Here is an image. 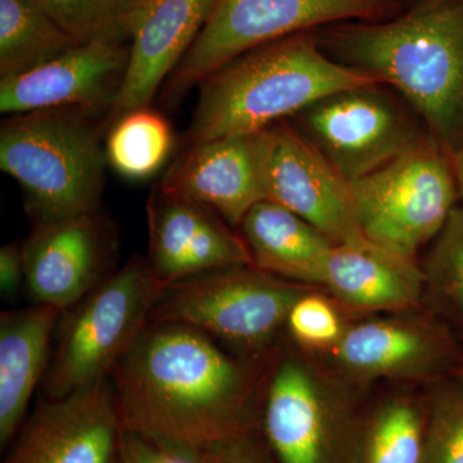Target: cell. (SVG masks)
<instances>
[{
  "label": "cell",
  "mask_w": 463,
  "mask_h": 463,
  "mask_svg": "<svg viewBox=\"0 0 463 463\" xmlns=\"http://www.w3.org/2000/svg\"><path fill=\"white\" fill-rule=\"evenodd\" d=\"M265 353H225L205 332L149 322L109 374L124 431L152 446L200 455L210 448L258 434V392Z\"/></svg>",
  "instance_id": "6da1fadb"
},
{
  "label": "cell",
  "mask_w": 463,
  "mask_h": 463,
  "mask_svg": "<svg viewBox=\"0 0 463 463\" xmlns=\"http://www.w3.org/2000/svg\"><path fill=\"white\" fill-rule=\"evenodd\" d=\"M328 47L344 65L392 85L450 155L463 142V0H426L389 23L346 27Z\"/></svg>",
  "instance_id": "7a4b0ae2"
},
{
  "label": "cell",
  "mask_w": 463,
  "mask_h": 463,
  "mask_svg": "<svg viewBox=\"0 0 463 463\" xmlns=\"http://www.w3.org/2000/svg\"><path fill=\"white\" fill-rule=\"evenodd\" d=\"M373 84L381 83L326 56L306 36H288L242 54L201 81L184 146L251 136L332 94Z\"/></svg>",
  "instance_id": "3957f363"
},
{
  "label": "cell",
  "mask_w": 463,
  "mask_h": 463,
  "mask_svg": "<svg viewBox=\"0 0 463 463\" xmlns=\"http://www.w3.org/2000/svg\"><path fill=\"white\" fill-rule=\"evenodd\" d=\"M91 114L42 109L3 121L0 167L25 191L33 223L99 212L108 160Z\"/></svg>",
  "instance_id": "277c9868"
},
{
  "label": "cell",
  "mask_w": 463,
  "mask_h": 463,
  "mask_svg": "<svg viewBox=\"0 0 463 463\" xmlns=\"http://www.w3.org/2000/svg\"><path fill=\"white\" fill-rule=\"evenodd\" d=\"M166 286L147 258H134L70 309L58 322L57 346L43 380L47 399L71 394L109 379L149 323Z\"/></svg>",
  "instance_id": "5b68a950"
},
{
  "label": "cell",
  "mask_w": 463,
  "mask_h": 463,
  "mask_svg": "<svg viewBox=\"0 0 463 463\" xmlns=\"http://www.w3.org/2000/svg\"><path fill=\"white\" fill-rule=\"evenodd\" d=\"M350 185L365 239L410 260L438 236L459 197L452 155L431 136Z\"/></svg>",
  "instance_id": "8992f818"
},
{
  "label": "cell",
  "mask_w": 463,
  "mask_h": 463,
  "mask_svg": "<svg viewBox=\"0 0 463 463\" xmlns=\"http://www.w3.org/2000/svg\"><path fill=\"white\" fill-rule=\"evenodd\" d=\"M306 292L301 283L254 265L225 268L166 286L149 322L188 326L237 347L241 354H261Z\"/></svg>",
  "instance_id": "52a82bcc"
},
{
  "label": "cell",
  "mask_w": 463,
  "mask_h": 463,
  "mask_svg": "<svg viewBox=\"0 0 463 463\" xmlns=\"http://www.w3.org/2000/svg\"><path fill=\"white\" fill-rule=\"evenodd\" d=\"M386 5V0H216L196 41L170 76L166 99H181L250 51L323 24L377 16Z\"/></svg>",
  "instance_id": "ba28073f"
},
{
  "label": "cell",
  "mask_w": 463,
  "mask_h": 463,
  "mask_svg": "<svg viewBox=\"0 0 463 463\" xmlns=\"http://www.w3.org/2000/svg\"><path fill=\"white\" fill-rule=\"evenodd\" d=\"M252 139L267 200L303 218L335 246L371 242L356 221L350 182L303 133L279 121Z\"/></svg>",
  "instance_id": "9c48e42d"
},
{
  "label": "cell",
  "mask_w": 463,
  "mask_h": 463,
  "mask_svg": "<svg viewBox=\"0 0 463 463\" xmlns=\"http://www.w3.org/2000/svg\"><path fill=\"white\" fill-rule=\"evenodd\" d=\"M297 116L304 136L349 182L376 172L423 139L379 84L332 94Z\"/></svg>",
  "instance_id": "30bf717a"
},
{
  "label": "cell",
  "mask_w": 463,
  "mask_h": 463,
  "mask_svg": "<svg viewBox=\"0 0 463 463\" xmlns=\"http://www.w3.org/2000/svg\"><path fill=\"white\" fill-rule=\"evenodd\" d=\"M260 430L277 463H353L358 430L316 374L294 359L274 367Z\"/></svg>",
  "instance_id": "8fae6325"
},
{
  "label": "cell",
  "mask_w": 463,
  "mask_h": 463,
  "mask_svg": "<svg viewBox=\"0 0 463 463\" xmlns=\"http://www.w3.org/2000/svg\"><path fill=\"white\" fill-rule=\"evenodd\" d=\"M116 249L114 227L99 212L33 223L23 243L27 294L65 312L114 273Z\"/></svg>",
  "instance_id": "7c38bea8"
},
{
  "label": "cell",
  "mask_w": 463,
  "mask_h": 463,
  "mask_svg": "<svg viewBox=\"0 0 463 463\" xmlns=\"http://www.w3.org/2000/svg\"><path fill=\"white\" fill-rule=\"evenodd\" d=\"M121 422L111 381L47 399L24 421L3 463H118Z\"/></svg>",
  "instance_id": "4fadbf2b"
},
{
  "label": "cell",
  "mask_w": 463,
  "mask_h": 463,
  "mask_svg": "<svg viewBox=\"0 0 463 463\" xmlns=\"http://www.w3.org/2000/svg\"><path fill=\"white\" fill-rule=\"evenodd\" d=\"M148 264L169 286L197 274L252 265L242 237L209 207L158 187L147 203Z\"/></svg>",
  "instance_id": "5bb4252c"
},
{
  "label": "cell",
  "mask_w": 463,
  "mask_h": 463,
  "mask_svg": "<svg viewBox=\"0 0 463 463\" xmlns=\"http://www.w3.org/2000/svg\"><path fill=\"white\" fill-rule=\"evenodd\" d=\"M128 60L129 52L120 41L76 44L47 63L0 80V111L11 116L42 109H111Z\"/></svg>",
  "instance_id": "9a60e30c"
},
{
  "label": "cell",
  "mask_w": 463,
  "mask_h": 463,
  "mask_svg": "<svg viewBox=\"0 0 463 463\" xmlns=\"http://www.w3.org/2000/svg\"><path fill=\"white\" fill-rule=\"evenodd\" d=\"M216 0H142L134 14L127 71L109 121L148 108L160 85L185 56Z\"/></svg>",
  "instance_id": "2e32d148"
},
{
  "label": "cell",
  "mask_w": 463,
  "mask_h": 463,
  "mask_svg": "<svg viewBox=\"0 0 463 463\" xmlns=\"http://www.w3.org/2000/svg\"><path fill=\"white\" fill-rule=\"evenodd\" d=\"M332 350L344 370L359 379L428 377L461 364L446 328L429 321L380 319L344 331Z\"/></svg>",
  "instance_id": "e0dca14e"
},
{
  "label": "cell",
  "mask_w": 463,
  "mask_h": 463,
  "mask_svg": "<svg viewBox=\"0 0 463 463\" xmlns=\"http://www.w3.org/2000/svg\"><path fill=\"white\" fill-rule=\"evenodd\" d=\"M161 190L209 207L231 227H240L267 200L251 136L227 137L188 148L158 183Z\"/></svg>",
  "instance_id": "ac0fdd59"
},
{
  "label": "cell",
  "mask_w": 463,
  "mask_h": 463,
  "mask_svg": "<svg viewBox=\"0 0 463 463\" xmlns=\"http://www.w3.org/2000/svg\"><path fill=\"white\" fill-rule=\"evenodd\" d=\"M62 310L32 304L0 315V447L25 421L27 405L50 367V345Z\"/></svg>",
  "instance_id": "d6986e66"
},
{
  "label": "cell",
  "mask_w": 463,
  "mask_h": 463,
  "mask_svg": "<svg viewBox=\"0 0 463 463\" xmlns=\"http://www.w3.org/2000/svg\"><path fill=\"white\" fill-rule=\"evenodd\" d=\"M323 286L358 312L412 309L422 298V269L373 242L336 245L326 263Z\"/></svg>",
  "instance_id": "ffe728a7"
},
{
  "label": "cell",
  "mask_w": 463,
  "mask_h": 463,
  "mask_svg": "<svg viewBox=\"0 0 463 463\" xmlns=\"http://www.w3.org/2000/svg\"><path fill=\"white\" fill-rule=\"evenodd\" d=\"M240 228L255 268L286 281L322 285L335 245L303 218L263 200L250 210Z\"/></svg>",
  "instance_id": "44dd1931"
},
{
  "label": "cell",
  "mask_w": 463,
  "mask_h": 463,
  "mask_svg": "<svg viewBox=\"0 0 463 463\" xmlns=\"http://www.w3.org/2000/svg\"><path fill=\"white\" fill-rule=\"evenodd\" d=\"M76 44L33 0H0V80L47 63Z\"/></svg>",
  "instance_id": "7402d4cb"
},
{
  "label": "cell",
  "mask_w": 463,
  "mask_h": 463,
  "mask_svg": "<svg viewBox=\"0 0 463 463\" xmlns=\"http://www.w3.org/2000/svg\"><path fill=\"white\" fill-rule=\"evenodd\" d=\"M426 411L408 399L383 404L356 434L353 463H423Z\"/></svg>",
  "instance_id": "603a6c76"
},
{
  "label": "cell",
  "mask_w": 463,
  "mask_h": 463,
  "mask_svg": "<svg viewBox=\"0 0 463 463\" xmlns=\"http://www.w3.org/2000/svg\"><path fill=\"white\" fill-rule=\"evenodd\" d=\"M174 146L169 121L143 108L121 116L106 143V160L128 179H146L165 164Z\"/></svg>",
  "instance_id": "cb8c5ba5"
},
{
  "label": "cell",
  "mask_w": 463,
  "mask_h": 463,
  "mask_svg": "<svg viewBox=\"0 0 463 463\" xmlns=\"http://www.w3.org/2000/svg\"><path fill=\"white\" fill-rule=\"evenodd\" d=\"M423 294L435 312L463 327V206H456L434 239L422 268Z\"/></svg>",
  "instance_id": "d4e9b609"
},
{
  "label": "cell",
  "mask_w": 463,
  "mask_h": 463,
  "mask_svg": "<svg viewBox=\"0 0 463 463\" xmlns=\"http://www.w3.org/2000/svg\"><path fill=\"white\" fill-rule=\"evenodd\" d=\"M78 44L130 35L142 0H33Z\"/></svg>",
  "instance_id": "484cf974"
},
{
  "label": "cell",
  "mask_w": 463,
  "mask_h": 463,
  "mask_svg": "<svg viewBox=\"0 0 463 463\" xmlns=\"http://www.w3.org/2000/svg\"><path fill=\"white\" fill-rule=\"evenodd\" d=\"M423 463H463V376L440 386L426 411Z\"/></svg>",
  "instance_id": "4316f807"
},
{
  "label": "cell",
  "mask_w": 463,
  "mask_h": 463,
  "mask_svg": "<svg viewBox=\"0 0 463 463\" xmlns=\"http://www.w3.org/2000/svg\"><path fill=\"white\" fill-rule=\"evenodd\" d=\"M286 325L292 337L310 349H332L345 331L332 304L319 295L307 292L295 301Z\"/></svg>",
  "instance_id": "83f0119b"
},
{
  "label": "cell",
  "mask_w": 463,
  "mask_h": 463,
  "mask_svg": "<svg viewBox=\"0 0 463 463\" xmlns=\"http://www.w3.org/2000/svg\"><path fill=\"white\" fill-rule=\"evenodd\" d=\"M258 434L232 439L201 453V463H277Z\"/></svg>",
  "instance_id": "f1b7e54d"
},
{
  "label": "cell",
  "mask_w": 463,
  "mask_h": 463,
  "mask_svg": "<svg viewBox=\"0 0 463 463\" xmlns=\"http://www.w3.org/2000/svg\"><path fill=\"white\" fill-rule=\"evenodd\" d=\"M25 283L23 243H8L0 249V289L3 297L16 294Z\"/></svg>",
  "instance_id": "f546056e"
},
{
  "label": "cell",
  "mask_w": 463,
  "mask_h": 463,
  "mask_svg": "<svg viewBox=\"0 0 463 463\" xmlns=\"http://www.w3.org/2000/svg\"><path fill=\"white\" fill-rule=\"evenodd\" d=\"M120 463H157L154 447L138 435L121 431Z\"/></svg>",
  "instance_id": "4dcf8cb0"
},
{
  "label": "cell",
  "mask_w": 463,
  "mask_h": 463,
  "mask_svg": "<svg viewBox=\"0 0 463 463\" xmlns=\"http://www.w3.org/2000/svg\"><path fill=\"white\" fill-rule=\"evenodd\" d=\"M152 447H154L157 463H201L200 455L185 452V450L174 449V448Z\"/></svg>",
  "instance_id": "1f68e13d"
},
{
  "label": "cell",
  "mask_w": 463,
  "mask_h": 463,
  "mask_svg": "<svg viewBox=\"0 0 463 463\" xmlns=\"http://www.w3.org/2000/svg\"><path fill=\"white\" fill-rule=\"evenodd\" d=\"M453 169H455V175L457 181V187H458L459 199L463 200V142L458 148L452 154Z\"/></svg>",
  "instance_id": "d6a6232c"
},
{
  "label": "cell",
  "mask_w": 463,
  "mask_h": 463,
  "mask_svg": "<svg viewBox=\"0 0 463 463\" xmlns=\"http://www.w3.org/2000/svg\"><path fill=\"white\" fill-rule=\"evenodd\" d=\"M455 373L461 374V376H463V358L461 364H459L458 370H457Z\"/></svg>",
  "instance_id": "836d02e7"
},
{
  "label": "cell",
  "mask_w": 463,
  "mask_h": 463,
  "mask_svg": "<svg viewBox=\"0 0 463 463\" xmlns=\"http://www.w3.org/2000/svg\"><path fill=\"white\" fill-rule=\"evenodd\" d=\"M118 456H120V455H118ZM118 463H120V459H118Z\"/></svg>",
  "instance_id": "e575fe53"
}]
</instances>
